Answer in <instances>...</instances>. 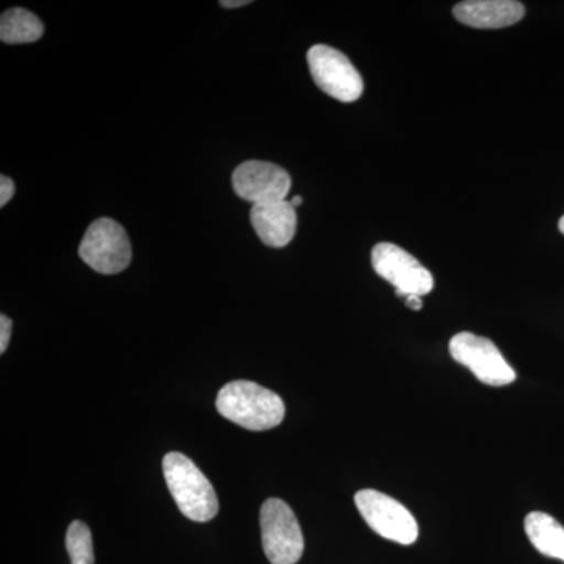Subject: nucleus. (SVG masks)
<instances>
[{"label":"nucleus","mask_w":564,"mask_h":564,"mask_svg":"<svg viewBox=\"0 0 564 564\" xmlns=\"http://www.w3.org/2000/svg\"><path fill=\"white\" fill-rule=\"evenodd\" d=\"M217 410L223 417L251 432L272 430L285 415V404L276 392L245 380L223 386Z\"/></svg>","instance_id":"f257e3e1"},{"label":"nucleus","mask_w":564,"mask_h":564,"mask_svg":"<svg viewBox=\"0 0 564 564\" xmlns=\"http://www.w3.org/2000/svg\"><path fill=\"white\" fill-rule=\"evenodd\" d=\"M162 467L166 486L185 518L207 522L217 516L220 508L217 492L192 459L172 452L163 458Z\"/></svg>","instance_id":"f03ea898"},{"label":"nucleus","mask_w":564,"mask_h":564,"mask_svg":"<svg viewBox=\"0 0 564 564\" xmlns=\"http://www.w3.org/2000/svg\"><path fill=\"white\" fill-rule=\"evenodd\" d=\"M262 547L272 564H296L303 556L304 538L295 513L284 500L269 499L261 508Z\"/></svg>","instance_id":"7ed1b4c3"},{"label":"nucleus","mask_w":564,"mask_h":564,"mask_svg":"<svg viewBox=\"0 0 564 564\" xmlns=\"http://www.w3.org/2000/svg\"><path fill=\"white\" fill-rule=\"evenodd\" d=\"M82 261L95 272L117 274L132 261V247L124 228L111 218L91 223L79 247Z\"/></svg>","instance_id":"20e7f679"},{"label":"nucleus","mask_w":564,"mask_h":564,"mask_svg":"<svg viewBox=\"0 0 564 564\" xmlns=\"http://www.w3.org/2000/svg\"><path fill=\"white\" fill-rule=\"evenodd\" d=\"M355 503L367 525L386 540L403 545L417 541V521L399 500L375 489H362L356 492Z\"/></svg>","instance_id":"39448f33"},{"label":"nucleus","mask_w":564,"mask_h":564,"mask_svg":"<svg viewBox=\"0 0 564 564\" xmlns=\"http://www.w3.org/2000/svg\"><path fill=\"white\" fill-rule=\"evenodd\" d=\"M307 65L315 85L326 95L340 102H355L361 98V74L343 52L325 44H315L307 52Z\"/></svg>","instance_id":"423d86ee"},{"label":"nucleus","mask_w":564,"mask_h":564,"mask_svg":"<svg viewBox=\"0 0 564 564\" xmlns=\"http://www.w3.org/2000/svg\"><path fill=\"white\" fill-rule=\"evenodd\" d=\"M372 265L378 276L393 285L397 295L402 299L410 295L423 296L433 291V274L399 245H375Z\"/></svg>","instance_id":"0eeeda50"},{"label":"nucleus","mask_w":564,"mask_h":564,"mask_svg":"<svg viewBox=\"0 0 564 564\" xmlns=\"http://www.w3.org/2000/svg\"><path fill=\"white\" fill-rule=\"evenodd\" d=\"M448 350L452 358L467 367L481 383L507 386L516 380V372L510 364L505 361L497 345L486 337L475 336L473 333L455 334Z\"/></svg>","instance_id":"6e6552de"},{"label":"nucleus","mask_w":564,"mask_h":564,"mask_svg":"<svg viewBox=\"0 0 564 564\" xmlns=\"http://www.w3.org/2000/svg\"><path fill=\"white\" fill-rule=\"evenodd\" d=\"M232 187L245 202L269 204L285 202L292 187L289 173L270 162L250 161L237 166Z\"/></svg>","instance_id":"1a4fd4ad"},{"label":"nucleus","mask_w":564,"mask_h":564,"mask_svg":"<svg viewBox=\"0 0 564 564\" xmlns=\"http://www.w3.org/2000/svg\"><path fill=\"white\" fill-rule=\"evenodd\" d=\"M525 9L516 0H466L456 3L454 17L467 28L494 29L510 28L524 18Z\"/></svg>","instance_id":"9d476101"},{"label":"nucleus","mask_w":564,"mask_h":564,"mask_svg":"<svg viewBox=\"0 0 564 564\" xmlns=\"http://www.w3.org/2000/svg\"><path fill=\"white\" fill-rule=\"evenodd\" d=\"M251 225L267 247L284 248L296 232L295 207L291 202L256 204L252 206Z\"/></svg>","instance_id":"9b49d317"},{"label":"nucleus","mask_w":564,"mask_h":564,"mask_svg":"<svg viewBox=\"0 0 564 564\" xmlns=\"http://www.w3.org/2000/svg\"><path fill=\"white\" fill-rule=\"evenodd\" d=\"M525 533L540 554L564 562V527L551 514L533 511L525 518Z\"/></svg>","instance_id":"f8f14e48"},{"label":"nucleus","mask_w":564,"mask_h":564,"mask_svg":"<svg viewBox=\"0 0 564 564\" xmlns=\"http://www.w3.org/2000/svg\"><path fill=\"white\" fill-rule=\"evenodd\" d=\"M44 33L39 17L24 9L7 10L0 20V40L7 44L33 43Z\"/></svg>","instance_id":"ddd939ff"},{"label":"nucleus","mask_w":564,"mask_h":564,"mask_svg":"<svg viewBox=\"0 0 564 564\" xmlns=\"http://www.w3.org/2000/svg\"><path fill=\"white\" fill-rule=\"evenodd\" d=\"M66 551L70 564H95V549L90 529L85 522L74 521L66 532Z\"/></svg>","instance_id":"4468645a"},{"label":"nucleus","mask_w":564,"mask_h":564,"mask_svg":"<svg viewBox=\"0 0 564 564\" xmlns=\"http://www.w3.org/2000/svg\"><path fill=\"white\" fill-rule=\"evenodd\" d=\"M11 329H13V323L7 315H0V352H6L9 348Z\"/></svg>","instance_id":"2eb2a0df"},{"label":"nucleus","mask_w":564,"mask_h":564,"mask_svg":"<svg viewBox=\"0 0 564 564\" xmlns=\"http://www.w3.org/2000/svg\"><path fill=\"white\" fill-rule=\"evenodd\" d=\"M14 195V182L10 177H0V206H6L7 203L13 198Z\"/></svg>","instance_id":"dca6fc26"},{"label":"nucleus","mask_w":564,"mask_h":564,"mask_svg":"<svg viewBox=\"0 0 564 564\" xmlns=\"http://www.w3.org/2000/svg\"><path fill=\"white\" fill-rule=\"evenodd\" d=\"M404 302H406L408 306L411 307V310L414 311H421L423 306L422 296L417 295H410L404 299Z\"/></svg>","instance_id":"f3484780"},{"label":"nucleus","mask_w":564,"mask_h":564,"mask_svg":"<svg viewBox=\"0 0 564 564\" xmlns=\"http://www.w3.org/2000/svg\"><path fill=\"white\" fill-rule=\"evenodd\" d=\"M248 0H223V2H220V6L221 7H225V9H237V7H243V6H248Z\"/></svg>","instance_id":"a211bd4d"},{"label":"nucleus","mask_w":564,"mask_h":564,"mask_svg":"<svg viewBox=\"0 0 564 564\" xmlns=\"http://www.w3.org/2000/svg\"><path fill=\"white\" fill-rule=\"evenodd\" d=\"M291 203L293 207H299L300 204L303 203V198L302 196H295V198H293Z\"/></svg>","instance_id":"6ab92c4d"},{"label":"nucleus","mask_w":564,"mask_h":564,"mask_svg":"<svg viewBox=\"0 0 564 564\" xmlns=\"http://www.w3.org/2000/svg\"><path fill=\"white\" fill-rule=\"evenodd\" d=\"M558 228H560V231H562L564 234V215L562 218H560Z\"/></svg>","instance_id":"aec40b11"}]
</instances>
